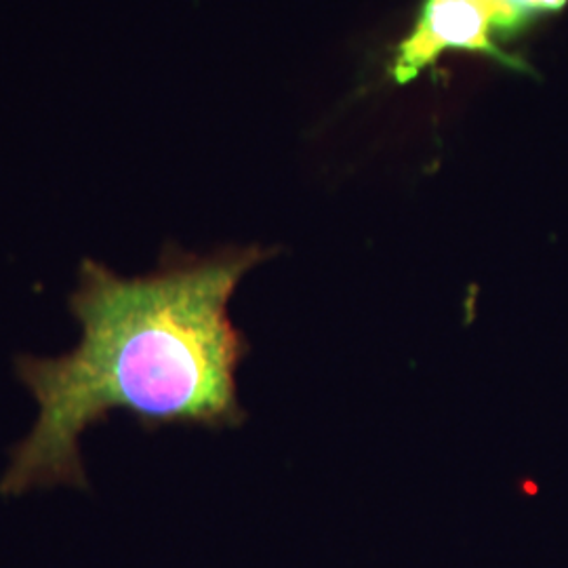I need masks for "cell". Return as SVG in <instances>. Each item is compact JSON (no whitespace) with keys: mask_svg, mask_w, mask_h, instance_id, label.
Instances as JSON below:
<instances>
[{"mask_svg":"<svg viewBox=\"0 0 568 568\" xmlns=\"http://www.w3.org/2000/svg\"><path fill=\"white\" fill-rule=\"evenodd\" d=\"M523 16L537 11H560L568 0H509Z\"/></svg>","mask_w":568,"mask_h":568,"instance_id":"cell-3","label":"cell"},{"mask_svg":"<svg viewBox=\"0 0 568 568\" xmlns=\"http://www.w3.org/2000/svg\"><path fill=\"white\" fill-rule=\"evenodd\" d=\"M523 13L509 0H426L424 11L394 60L398 82L413 81L447 49L499 55L490 34L518 23Z\"/></svg>","mask_w":568,"mask_h":568,"instance_id":"cell-2","label":"cell"},{"mask_svg":"<svg viewBox=\"0 0 568 568\" xmlns=\"http://www.w3.org/2000/svg\"><path fill=\"white\" fill-rule=\"evenodd\" d=\"M270 257L274 248L260 244L209 255L171 244L152 272L131 278L82 260L68 297L81 342L60 356L16 358L39 417L11 448L0 495L89 487L82 434L114 410L145 429L243 426L236 375L251 345L230 318V302Z\"/></svg>","mask_w":568,"mask_h":568,"instance_id":"cell-1","label":"cell"}]
</instances>
